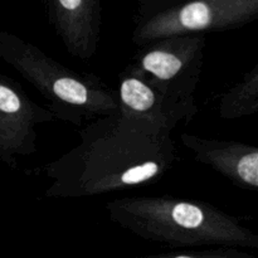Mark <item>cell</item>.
Wrapping results in <instances>:
<instances>
[{
    "mask_svg": "<svg viewBox=\"0 0 258 258\" xmlns=\"http://www.w3.org/2000/svg\"><path fill=\"white\" fill-rule=\"evenodd\" d=\"M80 144L43 168L44 194L82 199L156 183L178 163L171 133L120 112L92 120L78 131Z\"/></svg>",
    "mask_w": 258,
    "mask_h": 258,
    "instance_id": "obj_1",
    "label": "cell"
},
{
    "mask_svg": "<svg viewBox=\"0 0 258 258\" xmlns=\"http://www.w3.org/2000/svg\"><path fill=\"white\" fill-rule=\"evenodd\" d=\"M106 211L121 228L173 248H258V236L252 229L208 202L173 196L123 197L108 202Z\"/></svg>",
    "mask_w": 258,
    "mask_h": 258,
    "instance_id": "obj_2",
    "label": "cell"
},
{
    "mask_svg": "<svg viewBox=\"0 0 258 258\" xmlns=\"http://www.w3.org/2000/svg\"><path fill=\"white\" fill-rule=\"evenodd\" d=\"M0 58L33 86L57 120L76 126L120 112L116 90L95 75L66 67L33 43L0 32Z\"/></svg>",
    "mask_w": 258,
    "mask_h": 258,
    "instance_id": "obj_3",
    "label": "cell"
},
{
    "mask_svg": "<svg viewBox=\"0 0 258 258\" xmlns=\"http://www.w3.org/2000/svg\"><path fill=\"white\" fill-rule=\"evenodd\" d=\"M133 43L238 29L258 17V0H139Z\"/></svg>",
    "mask_w": 258,
    "mask_h": 258,
    "instance_id": "obj_4",
    "label": "cell"
},
{
    "mask_svg": "<svg viewBox=\"0 0 258 258\" xmlns=\"http://www.w3.org/2000/svg\"><path fill=\"white\" fill-rule=\"evenodd\" d=\"M206 44V34L163 38L141 47L126 70L143 76L171 95L196 100Z\"/></svg>",
    "mask_w": 258,
    "mask_h": 258,
    "instance_id": "obj_5",
    "label": "cell"
},
{
    "mask_svg": "<svg viewBox=\"0 0 258 258\" xmlns=\"http://www.w3.org/2000/svg\"><path fill=\"white\" fill-rule=\"evenodd\" d=\"M48 107L35 103L13 78L0 73V160L10 168L37 153L38 126L55 121Z\"/></svg>",
    "mask_w": 258,
    "mask_h": 258,
    "instance_id": "obj_6",
    "label": "cell"
},
{
    "mask_svg": "<svg viewBox=\"0 0 258 258\" xmlns=\"http://www.w3.org/2000/svg\"><path fill=\"white\" fill-rule=\"evenodd\" d=\"M120 111L150 121L173 133L180 123H189L198 113L196 100H184L149 82L125 68L116 90Z\"/></svg>",
    "mask_w": 258,
    "mask_h": 258,
    "instance_id": "obj_7",
    "label": "cell"
},
{
    "mask_svg": "<svg viewBox=\"0 0 258 258\" xmlns=\"http://www.w3.org/2000/svg\"><path fill=\"white\" fill-rule=\"evenodd\" d=\"M48 19L66 50L88 62L98 50L102 24L101 0H43Z\"/></svg>",
    "mask_w": 258,
    "mask_h": 258,
    "instance_id": "obj_8",
    "label": "cell"
},
{
    "mask_svg": "<svg viewBox=\"0 0 258 258\" xmlns=\"http://www.w3.org/2000/svg\"><path fill=\"white\" fill-rule=\"evenodd\" d=\"M179 140L204 164L244 190H258V148L236 140L206 139L183 133Z\"/></svg>",
    "mask_w": 258,
    "mask_h": 258,
    "instance_id": "obj_9",
    "label": "cell"
},
{
    "mask_svg": "<svg viewBox=\"0 0 258 258\" xmlns=\"http://www.w3.org/2000/svg\"><path fill=\"white\" fill-rule=\"evenodd\" d=\"M258 112V66L247 71L243 77L218 101V113L223 120H239Z\"/></svg>",
    "mask_w": 258,
    "mask_h": 258,
    "instance_id": "obj_10",
    "label": "cell"
},
{
    "mask_svg": "<svg viewBox=\"0 0 258 258\" xmlns=\"http://www.w3.org/2000/svg\"><path fill=\"white\" fill-rule=\"evenodd\" d=\"M134 258H254V256L238 248H222V247H217V248L203 249V251L171 252V253L150 254V256Z\"/></svg>",
    "mask_w": 258,
    "mask_h": 258,
    "instance_id": "obj_11",
    "label": "cell"
}]
</instances>
